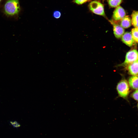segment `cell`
Masks as SVG:
<instances>
[{"label": "cell", "instance_id": "cell-1", "mask_svg": "<svg viewBox=\"0 0 138 138\" xmlns=\"http://www.w3.org/2000/svg\"><path fill=\"white\" fill-rule=\"evenodd\" d=\"M20 10L19 0H7L5 4L4 12L8 16H13L18 15Z\"/></svg>", "mask_w": 138, "mask_h": 138}, {"label": "cell", "instance_id": "cell-2", "mask_svg": "<svg viewBox=\"0 0 138 138\" xmlns=\"http://www.w3.org/2000/svg\"><path fill=\"white\" fill-rule=\"evenodd\" d=\"M88 7L90 10L94 13L106 18L104 6L100 2L97 1H92L89 3Z\"/></svg>", "mask_w": 138, "mask_h": 138}, {"label": "cell", "instance_id": "cell-3", "mask_svg": "<svg viewBox=\"0 0 138 138\" xmlns=\"http://www.w3.org/2000/svg\"><path fill=\"white\" fill-rule=\"evenodd\" d=\"M117 89L119 95L121 97L126 98L129 92V88L127 82L125 80H122L117 84Z\"/></svg>", "mask_w": 138, "mask_h": 138}, {"label": "cell", "instance_id": "cell-4", "mask_svg": "<svg viewBox=\"0 0 138 138\" xmlns=\"http://www.w3.org/2000/svg\"><path fill=\"white\" fill-rule=\"evenodd\" d=\"M138 59V52L135 49L128 52L126 54L124 62L120 66H127Z\"/></svg>", "mask_w": 138, "mask_h": 138}, {"label": "cell", "instance_id": "cell-5", "mask_svg": "<svg viewBox=\"0 0 138 138\" xmlns=\"http://www.w3.org/2000/svg\"><path fill=\"white\" fill-rule=\"evenodd\" d=\"M109 21L112 25L113 33L115 37L117 38H121L124 33V28L120 25L115 22L113 20Z\"/></svg>", "mask_w": 138, "mask_h": 138}, {"label": "cell", "instance_id": "cell-6", "mask_svg": "<svg viewBox=\"0 0 138 138\" xmlns=\"http://www.w3.org/2000/svg\"><path fill=\"white\" fill-rule=\"evenodd\" d=\"M126 16L125 12L124 9L121 6L116 7L114 11L112 18L114 21L121 20Z\"/></svg>", "mask_w": 138, "mask_h": 138}, {"label": "cell", "instance_id": "cell-7", "mask_svg": "<svg viewBox=\"0 0 138 138\" xmlns=\"http://www.w3.org/2000/svg\"><path fill=\"white\" fill-rule=\"evenodd\" d=\"M121 40L123 43L129 47L132 46L134 42L131 33L128 32L124 33L121 37Z\"/></svg>", "mask_w": 138, "mask_h": 138}, {"label": "cell", "instance_id": "cell-8", "mask_svg": "<svg viewBox=\"0 0 138 138\" xmlns=\"http://www.w3.org/2000/svg\"><path fill=\"white\" fill-rule=\"evenodd\" d=\"M127 69L130 74L133 76L138 74V59L127 66Z\"/></svg>", "mask_w": 138, "mask_h": 138}, {"label": "cell", "instance_id": "cell-9", "mask_svg": "<svg viewBox=\"0 0 138 138\" xmlns=\"http://www.w3.org/2000/svg\"><path fill=\"white\" fill-rule=\"evenodd\" d=\"M121 20L120 25L123 28H128L131 25V20L128 16H125Z\"/></svg>", "mask_w": 138, "mask_h": 138}, {"label": "cell", "instance_id": "cell-10", "mask_svg": "<svg viewBox=\"0 0 138 138\" xmlns=\"http://www.w3.org/2000/svg\"><path fill=\"white\" fill-rule=\"evenodd\" d=\"M129 83L132 88L138 89V75L131 77L129 79Z\"/></svg>", "mask_w": 138, "mask_h": 138}, {"label": "cell", "instance_id": "cell-11", "mask_svg": "<svg viewBox=\"0 0 138 138\" xmlns=\"http://www.w3.org/2000/svg\"><path fill=\"white\" fill-rule=\"evenodd\" d=\"M132 24L136 28H138V11H134L131 15Z\"/></svg>", "mask_w": 138, "mask_h": 138}, {"label": "cell", "instance_id": "cell-12", "mask_svg": "<svg viewBox=\"0 0 138 138\" xmlns=\"http://www.w3.org/2000/svg\"><path fill=\"white\" fill-rule=\"evenodd\" d=\"M122 1V0H108L107 2L110 7L115 8L119 6Z\"/></svg>", "mask_w": 138, "mask_h": 138}, {"label": "cell", "instance_id": "cell-13", "mask_svg": "<svg viewBox=\"0 0 138 138\" xmlns=\"http://www.w3.org/2000/svg\"><path fill=\"white\" fill-rule=\"evenodd\" d=\"M131 34L134 40L138 43V28H133L131 30Z\"/></svg>", "mask_w": 138, "mask_h": 138}, {"label": "cell", "instance_id": "cell-14", "mask_svg": "<svg viewBox=\"0 0 138 138\" xmlns=\"http://www.w3.org/2000/svg\"><path fill=\"white\" fill-rule=\"evenodd\" d=\"M61 13L59 10H55L53 13V16L54 18L56 19L59 18L61 17Z\"/></svg>", "mask_w": 138, "mask_h": 138}, {"label": "cell", "instance_id": "cell-15", "mask_svg": "<svg viewBox=\"0 0 138 138\" xmlns=\"http://www.w3.org/2000/svg\"><path fill=\"white\" fill-rule=\"evenodd\" d=\"M89 0H73V2L78 5H81L84 3Z\"/></svg>", "mask_w": 138, "mask_h": 138}, {"label": "cell", "instance_id": "cell-16", "mask_svg": "<svg viewBox=\"0 0 138 138\" xmlns=\"http://www.w3.org/2000/svg\"><path fill=\"white\" fill-rule=\"evenodd\" d=\"M10 123L11 124L14 128H17L20 126V124L16 121H11Z\"/></svg>", "mask_w": 138, "mask_h": 138}, {"label": "cell", "instance_id": "cell-17", "mask_svg": "<svg viewBox=\"0 0 138 138\" xmlns=\"http://www.w3.org/2000/svg\"><path fill=\"white\" fill-rule=\"evenodd\" d=\"M132 96L134 99L138 101V89L135 90L133 93Z\"/></svg>", "mask_w": 138, "mask_h": 138}, {"label": "cell", "instance_id": "cell-18", "mask_svg": "<svg viewBox=\"0 0 138 138\" xmlns=\"http://www.w3.org/2000/svg\"><path fill=\"white\" fill-rule=\"evenodd\" d=\"M1 1H2V0H0V3L1 2Z\"/></svg>", "mask_w": 138, "mask_h": 138}, {"label": "cell", "instance_id": "cell-19", "mask_svg": "<svg viewBox=\"0 0 138 138\" xmlns=\"http://www.w3.org/2000/svg\"><path fill=\"white\" fill-rule=\"evenodd\" d=\"M137 107H138V104H137Z\"/></svg>", "mask_w": 138, "mask_h": 138}, {"label": "cell", "instance_id": "cell-20", "mask_svg": "<svg viewBox=\"0 0 138 138\" xmlns=\"http://www.w3.org/2000/svg\"><path fill=\"white\" fill-rule=\"evenodd\" d=\"M103 0V1H104V0Z\"/></svg>", "mask_w": 138, "mask_h": 138}]
</instances>
